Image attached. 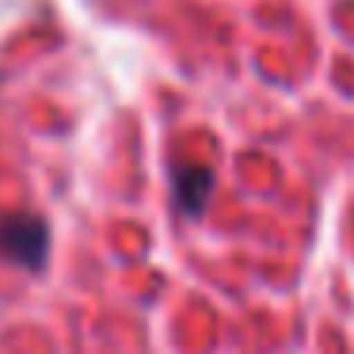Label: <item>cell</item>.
<instances>
[{"label":"cell","mask_w":354,"mask_h":354,"mask_svg":"<svg viewBox=\"0 0 354 354\" xmlns=\"http://www.w3.org/2000/svg\"><path fill=\"white\" fill-rule=\"evenodd\" d=\"M46 248H50V229L39 217L12 214V217L0 221V255H4V259L39 270L42 263H46Z\"/></svg>","instance_id":"obj_1"},{"label":"cell","mask_w":354,"mask_h":354,"mask_svg":"<svg viewBox=\"0 0 354 354\" xmlns=\"http://www.w3.org/2000/svg\"><path fill=\"white\" fill-rule=\"evenodd\" d=\"M214 168H202V164H183V168H176V176H171V194H176L179 209H183L187 217H202L209 206V194H214Z\"/></svg>","instance_id":"obj_2"}]
</instances>
